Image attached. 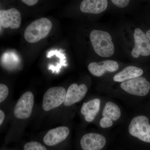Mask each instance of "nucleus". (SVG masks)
Returning <instances> with one entry per match:
<instances>
[{
	"label": "nucleus",
	"mask_w": 150,
	"mask_h": 150,
	"mask_svg": "<svg viewBox=\"0 0 150 150\" xmlns=\"http://www.w3.org/2000/svg\"><path fill=\"white\" fill-rule=\"evenodd\" d=\"M90 39L94 50L99 56L109 57L114 54V44L112 37L108 33L93 30L90 34Z\"/></svg>",
	"instance_id": "f257e3e1"
},
{
	"label": "nucleus",
	"mask_w": 150,
	"mask_h": 150,
	"mask_svg": "<svg viewBox=\"0 0 150 150\" xmlns=\"http://www.w3.org/2000/svg\"><path fill=\"white\" fill-rule=\"evenodd\" d=\"M52 28L51 21L46 18L36 20L30 23L25 30V39L30 43H35L45 38Z\"/></svg>",
	"instance_id": "f03ea898"
},
{
	"label": "nucleus",
	"mask_w": 150,
	"mask_h": 150,
	"mask_svg": "<svg viewBox=\"0 0 150 150\" xmlns=\"http://www.w3.org/2000/svg\"><path fill=\"white\" fill-rule=\"evenodd\" d=\"M66 93V90L63 87H53L48 89L43 96V110L49 111L62 105L64 102Z\"/></svg>",
	"instance_id": "7ed1b4c3"
},
{
	"label": "nucleus",
	"mask_w": 150,
	"mask_h": 150,
	"mask_svg": "<svg viewBox=\"0 0 150 150\" xmlns=\"http://www.w3.org/2000/svg\"><path fill=\"white\" fill-rule=\"evenodd\" d=\"M129 131L131 136L150 143V124L146 116L140 115L133 118L129 124Z\"/></svg>",
	"instance_id": "20e7f679"
},
{
	"label": "nucleus",
	"mask_w": 150,
	"mask_h": 150,
	"mask_svg": "<svg viewBox=\"0 0 150 150\" xmlns=\"http://www.w3.org/2000/svg\"><path fill=\"white\" fill-rule=\"evenodd\" d=\"M121 88L130 94L139 96L146 95L150 89V83L144 77L139 76L123 82Z\"/></svg>",
	"instance_id": "39448f33"
},
{
	"label": "nucleus",
	"mask_w": 150,
	"mask_h": 150,
	"mask_svg": "<svg viewBox=\"0 0 150 150\" xmlns=\"http://www.w3.org/2000/svg\"><path fill=\"white\" fill-rule=\"evenodd\" d=\"M34 103V96L32 93L30 91L25 93L15 106L13 110L15 117L19 119L29 118L32 113Z\"/></svg>",
	"instance_id": "423d86ee"
},
{
	"label": "nucleus",
	"mask_w": 150,
	"mask_h": 150,
	"mask_svg": "<svg viewBox=\"0 0 150 150\" xmlns=\"http://www.w3.org/2000/svg\"><path fill=\"white\" fill-rule=\"evenodd\" d=\"M135 45L131 55L134 58H139L140 55L147 56L150 55V41L146 34L140 28H136L134 33Z\"/></svg>",
	"instance_id": "0eeeda50"
},
{
	"label": "nucleus",
	"mask_w": 150,
	"mask_h": 150,
	"mask_svg": "<svg viewBox=\"0 0 150 150\" xmlns=\"http://www.w3.org/2000/svg\"><path fill=\"white\" fill-rule=\"evenodd\" d=\"M21 22V15L16 9L12 8L7 10L0 11V23L3 27L17 29L20 26Z\"/></svg>",
	"instance_id": "6e6552de"
},
{
	"label": "nucleus",
	"mask_w": 150,
	"mask_h": 150,
	"mask_svg": "<svg viewBox=\"0 0 150 150\" xmlns=\"http://www.w3.org/2000/svg\"><path fill=\"white\" fill-rule=\"evenodd\" d=\"M104 136L96 133H89L81 138L80 144L83 150H100L106 144Z\"/></svg>",
	"instance_id": "1a4fd4ad"
},
{
	"label": "nucleus",
	"mask_w": 150,
	"mask_h": 150,
	"mask_svg": "<svg viewBox=\"0 0 150 150\" xmlns=\"http://www.w3.org/2000/svg\"><path fill=\"white\" fill-rule=\"evenodd\" d=\"M88 90L87 86L84 84L79 86L76 83L71 85L67 91L64 105L68 107L80 102L85 96Z\"/></svg>",
	"instance_id": "9d476101"
},
{
	"label": "nucleus",
	"mask_w": 150,
	"mask_h": 150,
	"mask_svg": "<svg viewBox=\"0 0 150 150\" xmlns=\"http://www.w3.org/2000/svg\"><path fill=\"white\" fill-rule=\"evenodd\" d=\"M70 133V129L67 126H59L51 129L43 138L44 144L49 146H56L66 140Z\"/></svg>",
	"instance_id": "9b49d317"
},
{
	"label": "nucleus",
	"mask_w": 150,
	"mask_h": 150,
	"mask_svg": "<svg viewBox=\"0 0 150 150\" xmlns=\"http://www.w3.org/2000/svg\"><path fill=\"white\" fill-rule=\"evenodd\" d=\"M88 69L96 76H103L106 72H114L119 68L118 63L112 60H105L99 62H92L88 66Z\"/></svg>",
	"instance_id": "f8f14e48"
},
{
	"label": "nucleus",
	"mask_w": 150,
	"mask_h": 150,
	"mask_svg": "<svg viewBox=\"0 0 150 150\" xmlns=\"http://www.w3.org/2000/svg\"><path fill=\"white\" fill-rule=\"evenodd\" d=\"M108 0H83L81 3L80 9L85 13L99 14L106 10Z\"/></svg>",
	"instance_id": "ddd939ff"
},
{
	"label": "nucleus",
	"mask_w": 150,
	"mask_h": 150,
	"mask_svg": "<svg viewBox=\"0 0 150 150\" xmlns=\"http://www.w3.org/2000/svg\"><path fill=\"white\" fill-rule=\"evenodd\" d=\"M100 104V100L98 98H95L84 103L81 108V112L84 116L86 121L91 122L94 120L99 112Z\"/></svg>",
	"instance_id": "4468645a"
},
{
	"label": "nucleus",
	"mask_w": 150,
	"mask_h": 150,
	"mask_svg": "<svg viewBox=\"0 0 150 150\" xmlns=\"http://www.w3.org/2000/svg\"><path fill=\"white\" fill-rule=\"evenodd\" d=\"M143 74V71L142 69L134 66H129L116 74L113 77V80L115 82H122L141 76Z\"/></svg>",
	"instance_id": "2eb2a0df"
},
{
	"label": "nucleus",
	"mask_w": 150,
	"mask_h": 150,
	"mask_svg": "<svg viewBox=\"0 0 150 150\" xmlns=\"http://www.w3.org/2000/svg\"><path fill=\"white\" fill-rule=\"evenodd\" d=\"M121 110L118 105L114 103L108 102L105 104L103 110L102 115L111 119L112 121H116L121 116Z\"/></svg>",
	"instance_id": "dca6fc26"
},
{
	"label": "nucleus",
	"mask_w": 150,
	"mask_h": 150,
	"mask_svg": "<svg viewBox=\"0 0 150 150\" xmlns=\"http://www.w3.org/2000/svg\"><path fill=\"white\" fill-rule=\"evenodd\" d=\"M23 150H47L46 148L39 142H28L25 144Z\"/></svg>",
	"instance_id": "f3484780"
},
{
	"label": "nucleus",
	"mask_w": 150,
	"mask_h": 150,
	"mask_svg": "<svg viewBox=\"0 0 150 150\" xmlns=\"http://www.w3.org/2000/svg\"><path fill=\"white\" fill-rule=\"evenodd\" d=\"M9 94V89L7 86L4 84H0V103H1L7 98Z\"/></svg>",
	"instance_id": "a211bd4d"
},
{
	"label": "nucleus",
	"mask_w": 150,
	"mask_h": 150,
	"mask_svg": "<svg viewBox=\"0 0 150 150\" xmlns=\"http://www.w3.org/2000/svg\"><path fill=\"white\" fill-rule=\"evenodd\" d=\"M113 124L112 120L109 118L103 117L100 122V126L102 128H108L111 127Z\"/></svg>",
	"instance_id": "6ab92c4d"
},
{
	"label": "nucleus",
	"mask_w": 150,
	"mask_h": 150,
	"mask_svg": "<svg viewBox=\"0 0 150 150\" xmlns=\"http://www.w3.org/2000/svg\"><path fill=\"white\" fill-rule=\"evenodd\" d=\"M130 0H111L112 2L118 7L123 8L129 5Z\"/></svg>",
	"instance_id": "aec40b11"
},
{
	"label": "nucleus",
	"mask_w": 150,
	"mask_h": 150,
	"mask_svg": "<svg viewBox=\"0 0 150 150\" xmlns=\"http://www.w3.org/2000/svg\"><path fill=\"white\" fill-rule=\"evenodd\" d=\"M25 4L28 6L34 5L37 4L38 0H21Z\"/></svg>",
	"instance_id": "412c9836"
},
{
	"label": "nucleus",
	"mask_w": 150,
	"mask_h": 150,
	"mask_svg": "<svg viewBox=\"0 0 150 150\" xmlns=\"http://www.w3.org/2000/svg\"><path fill=\"white\" fill-rule=\"evenodd\" d=\"M5 118V115L4 112L2 110H0V125L2 124Z\"/></svg>",
	"instance_id": "4be33fe9"
},
{
	"label": "nucleus",
	"mask_w": 150,
	"mask_h": 150,
	"mask_svg": "<svg viewBox=\"0 0 150 150\" xmlns=\"http://www.w3.org/2000/svg\"><path fill=\"white\" fill-rule=\"evenodd\" d=\"M146 34L147 37L148 38H149V40L150 41V29L149 30H148V31H147L146 33Z\"/></svg>",
	"instance_id": "5701e85b"
}]
</instances>
